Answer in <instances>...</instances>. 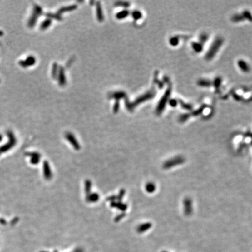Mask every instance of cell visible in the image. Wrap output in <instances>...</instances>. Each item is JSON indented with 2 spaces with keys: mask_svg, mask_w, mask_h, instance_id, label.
<instances>
[{
  "mask_svg": "<svg viewBox=\"0 0 252 252\" xmlns=\"http://www.w3.org/2000/svg\"><path fill=\"white\" fill-rule=\"evenodd\" d=\"M189 117H190V116L189 115H183L180 116V117H179V121L181 122V123H184V122H185L186 120H187L189 119Z\"/></svg>",
  "mask_w": 252,
  "mask_h": 252,
  "instance_id": "obj_23",
  "label": "cell"
},
{
  "mask_svg": "<svg viewBox=\"0 0 252 252\" xmlns=\"http://www.w3.org/2000/svg\"><path fill=\"white\" fill-rule=\"evenodd\" d=\"M180 105H181V107L187 110H190L191 109V107L190 106V105H187V104H185L183 102H180Z\"/></svg>",
  "mask_w": 252,
  "mask_h": 252,
  "instance_id": "obj_26",
  "label": "cell"
},
{
  "mask_svg": "<svg viewBox=\"0 0 252 252\" xmlns=\"http://www.w3.org/2000/svg\"><path fill=\"white\" fill-rule=\"evenodd\" d=\"M156 189V186L152 182H149L146 185V190L149 193H154Z\"/></svg>",
  "mask_w": 252,
  "mask_h": 252,
  "instance_id": "obj_13",
  "label": "cell"
},
{
  "mask_svg": "<svg viewBox=\"0 0 252 252\" xmlns=\"http://www.w3.org/2000/svg\"><path fill=\"white\" fill-rule=\"evenodd\" d=\"M185 162V159L184 157L181 156H175L170 159L166 161L164 165L163 168L165 169H170L172 167H175L177 165H180L183 164Z\"/></svg>",
  "mask_w": 252,
  "mask_h": 252,
  "instance_id": "obj_2",
  "label": "cell"
},
{
  "mask_svg": "<svg viewBox=\"0 0 252 252\" xmlns=\"http://www.w3.org/2000/svg\"><path fill=\"white\" fill-rule=\"evenodd\" d=\"M35 58L33 56H31L27 58V59L25 60H21L19 62V64L22 67L27 68V67L32 66L34 65L35 64Z\"/></svg>",
  "mask_w": 252,
  "mask_h": 252,
  "instance_id": "obj_7",
  "label": "cell"
},
{
  "mask_svg": "<svg viewBox=\"0 0 252 252\" xmlns=\"http://www.w3.org/2000/svg\"><path fill=\"white\" fill-rule=\"evenodd\" d=\"M192 47L195 52L200 53L203 50V44L201 43H193Z\"/></svg>",
  "mask_w": 252,
  "mask_h": 252,
  "instance_id": "obj_14",
  "label": "cell"
},
{
  "mask_svg": "<svg viewBox=\"0 0 252 252\" xmlns=\"http://www.w3.org/2000/svg\"><path fill=\"white\" fill-rule=\"evenodd\" d=\"M198 84L199 85L203 87H208L211 85V82L208 80H201L198 82Z\"/></svg>",
  "mask_w": 252,
  "mask_h": 252,
  "instance_id": "obj_16",
  "label": "cell"
},
{
  "mask_svg": "<svg viewBox=\"0 0 252 252\" xmlns=\"http://www.w3.org/2000/svg\"><path fill=\"white\" fill-rule=\"evenodd\" d=\"M66 138L67 141L69 142L71 144L72 147L75 149V150H80L81 148L80 144L74 137V136L71 133H67L66 134Z\"/></svg>",
  "mask_w": 252,
  "mask_h": 252,
  "instance_id": "obj_5",
  "label": "cell"
},
{
  "mask_svg": "<svg viewBox=\"0 0 252 252\" xmlns=\"http://www.w3.org/2000/svg\"><path fill=\"white\" fill-rule=\"evenodd\" d=\"M111 206L113 207H115V208H118V209H119L120 210H123V211L126 210L127 209V206L126 204L122 203H121V202H115V201H113V202L111 203Z\"/></svg>",
  "mask_w": 252,
  "mask_h": 252,
  "instance_id": "obj_11",
  "label": "cell"
},
{
  "mask_svg": "<svg viewBox=\"0 0 252 252\" xmlns=\"http://www.w3.org/2000/svg\"><path fill=\"white\" fill-rule=\"evenodd\" d=\"M179 43V39L176 37H173L170 39V44L173 46H176Z\"/></svg>",
  "mask_w": 252,
  "mask_h": 252,
  "instance_id": "obj_22",
  "label": "cell"
},
{
  "mask_svg": "<svg viewBox=\"0 0 252 252\" xmlns=\"http://www.w3.org/2000/svg\"><path fill=\"white\" fill-rule=\"evenodd\" d=\"M50 24H51V20H50V19L45 20L44 22L41 24L40 29L42 30H44V29H47L50 25Z\"/></svg>",
  "mask_w": 252,
  "mask_h": 252,
  "instance_id": "obj_17",
  "label": "cell"
},
{
  "mask_svg": "<svg viewBox=\"0 0 252 252\" xmlns=\"http://www.w3.org/2000/svg\"><path fill=\"white\" fill-rule=\"evenodd\" d=\"M92 189V183L90 180H86L85 181V191L86 194L88 195L90 194V191Z\"/></svg>",
  "mask_w": 252,
  "mask_h": 252,
  "instance_id": "obj_15",
  "label": "cell"
},
{
  "mask_svg": "<svg viewBox=\"0 0 252 252\" xmlns=\"http://www.w3.org/2000/svg\"><path fill=\"white\" fill-rule=\"evenodd\" d=\"M44 175L46 178L47 179H51V177H52V173H51V170H50V168L49 167L48 163L45 162L44 164Z\"/></svg>",
  "mask_w": 252,
  "mask_h": 252,
  "instance_id": "obj_12",
  "label": "cell"
},
{
  "mask_svg": "<svg viewBox=\"0 0 252 252\" xmlns=\"http://www.w3.org/2000/svg\"><path fill=\"white\" fill-rule=\"evenodd\" d=\"M203 107H201V108H200L199 109H198L197 111H195V112L193 113V115L195 116H197L200 115L201 113V111H203Z\"/></svg>",
  "mask_w": 252,
  "mask_h": 252,
  "instance_id": "obj_30",
  "label": "cell"
},
{
  "mask_svg": "<svg viewBox=\"0 0 252 252\" xmlns=\"http://www.w3.org/2000/svg\"><path fill=\"white\" fill-rule=\"evenodd\" d=\"M238 64V66H239V68H240V70L243 72H247L250 71V67L248 64L244 60H239Z\"/></svg>",
  "mask_w": 252,
  "mask_h": 252,
  "instance_id": "obj_10",
  "label": "cell"
},
{
  "mask_svg": "<svg viewBox=\"0 0 252 252\" xmlns=\"http://www.w3.org/2000/svg\"><path fill=\"white\" fill-rule=\"evenodd\" d=\"M42 12V10L40 7H39L38 5L35 6V8L33 9V12L32 13L31 18L29 19V21L28 22L29 27H32L35 25L37 19L41 15Z\"/></svg>",
  "mask_w": 252,
  "mask_h": 252,
  "instance_id": "obj_4",
  "label": "cell"
},
{
  "mask_svg": "<svg viewBox=\"0 0 252 252\" xmlns=\"http://www.w3.org/2000/svg\"><path fill=\"white\" fill-rule=\"evenodd\" d=\"M170 89L168 88L164 94L163 97H162V99H161L158 105L157 106L156 113L158 115H160L161 113H162V112L164 111L165 107L166 106V104L168 101V99L170 96Z\"/></svg>",
  "mask_w": 252,
  "mask_h": 252,
  "instance_id": "obj_3",
  "label": "cell"
},
{
  "mask_svg": "<svg viewBox=\"0 0 252 252\" xmlns=\"http://www.w3.org/2000/svg\"><path fill=\"white\" fill-rule=\"evenodd\" d=\"M101 9L100 6L99 5V7H97V17L99 18V21H102V14H101Z\"/></svg>",
  "mask_w": 252,
  "mask_h": 252,
  "instance_id": "obj_24",
  "label": "cell"
},
{
  "mask_svg": "<svg viewBox=\"0 0 252 252\" xmlns=\"http://www.w3.org/2000/svg\"><path fill=\"white\" fill-rule=\"evenodd\" d=\"M184 212L187 216H189L193 212V203L190 198L187 197L184 200Z\"/></svg>",
  "mask_w": 252,
  "mask_h": 252,
  "instance_id": "obj_6",
  "label": "cell"
},
{
  "mask_svg": "<svg viewBox=\"0 0 252 252\" xmlns=\"http://www.w3.org/2000/svg\"><path fill=\"white\" fill-rule=\"evenodd\" d=\"M128 12L127 11H123L122 12H120L117 15V17L119 18V19H123V18L126 17L128 15Z\"/></svg>",
  "mask_w": 252,
  "mask_h": 252,
  "instance_id": "obj_20",
  "label": "cell"
},
{
  "mask_svg": "<svg viewBox=\"0 0 252 252\" xmlns=\"http://www.w3.org/2000/svg\"><path fill=\"white\" fill-rule=\"evenodd\" d=\"M169 103H170V105L171 106H173V107H175V106L177 105V101H176L175 99H172V100L170 101Z\"/></svg>",
  "mask_w": 252,
  "mask_h": 252,
  "instance_id": "obj_29",
  "label": "cell"
},
{
  "mask_svg": "<svg viewBox=\"0 0 252 252\" xmlns=\"http://www.w3.org/2000/svg\"><path fill=\"white\" fill-rule=\"evenodd\" d=\"M99 199V195L97 193H92L87 195L86 201L89 203H95Z\"/></svg>",
  "mask_w": 252,
  "mask_h": 252,
  "instance_id": "obj_9",
  "label": "cell"
},
{
  "mask_svg": "<svg viewBox=\"0 0 252 252\" xmlns=\"http://www.w3.org/2000/svg\"><path fill=\"white\" fill-rule=\"evenodd\" d=\"M223 43V39L221 37H217L215 40L211 44L210 49L208 50V52L205 55V58L207 60H210L214 57V56L218 53L219 49Z\"/></svg>",
  "mask_w": 252,
  "mask_h": 252,
  "instance_id": "obj_1",
  "label": "cell"
},
{
  "mask_svg": "<svg viewBox=\"0 0 252 252\" xmlns=\"http://www.w3.org/2000/svg\"><path fill=\"white\" fill-rule=\"evenodd\" d=\"M151 226H152L151 223H150V222L144 223L138 226L137 231L139 233H142V232H146V230H148L150 228H151Z\"/></svg>",
  "mask_w": 252,
  "mask_h": 252,
  "instance_id": "obj_8",
  "label": "cell"
},
{
  "mask_svg": "<svg viewBox=\"0 0 252 252\" xmlns=\"http://www.w3.org/2000/svg\"><path fill=\"white\" fill-rule=\"evenodd\" d=\"M124 216H125V214H120L119 215H118V216L116 217V218H115V221H116V222L119 221L120 220H121L123 217H124Z\"/></svg>",
  "mask_w": 252,
  "mask_h": 252,
  "instance_id": "obj_28",
  "label": "cell"
},
{
  "mask_svg": "<svg viewBox=\"0 0 252 252\" xmlns=\"http://www.w3.org/2000/svg\"><path fill=\"white\" fill-rule=\"evenodd\" d=\"M232 20L235 22H240L244 20V17L243 15H235L232 18Z\"/></svg>",
  "mask_w": 252,
  "mask_h": 252,
  "instance_id": "obj_18",
  "label": "cell"
},
{
  "mask_svg": "<svg viewBox=\"0 0 252 252\" xmlns=\"http://www.w3.org/2000/svg\"><path fill=\"white\" fill-rule=\"evenodd\" d=\"M133 17L134 18V19H138L139 18H141V12H138V11H136V12H134V13H133Z\"/></svg>",
  "mask_w": 252,
  "mask_h": 252,
  "instance_id": "obj_25",
  "label": "cell"
},
{
  "mask_svg": "<svg viewBox=\"0 0 252 252\" xmlns=\"http://www.w3.org/2000/svg\"><path fill=\"white\" fill-rule=\"evenodd\" d=\"M221 80L220 78H217L214 81V86H215L216 88H218L220 86L221 84Z\"/></svg>",
  "mask_w": 252,
  "mask_h": 252,
  "instance_id": "obj_27",
  "label": "cell"
},
{
  "mask_svg": "<svg viewBox=\"0 0 252 252\" xmlns=\"http://www.w3.org/2000/svg\"><path fill=\"white\" fill-rule=\"evenodd\" d=\"M243 16L244 18H246L250 21H252V15L249 11H245L243 13Z\"/></svg>",
  "mask_w": 252,
  "mask_h": 252,
  "instance_id": "obj_21",
  "label": "cell"
},
{
  "mask_svg": "<svg viewBox=\"0 0 252 252\" xmlns=\"http://www.w3.org/2000/svg\"><path fill=\"white\" fill-rule=\"evenodd\" d=\"M208 35H207L206 33L201 34V35H200V43H201V44H203L204 43L206 42L207 40H208Z\"/></svg>",
  "mask_w": 252,
  "mask_h": 252,
  "instance_id": "obj_19",
  "label": "cell"
}]
</instances>
